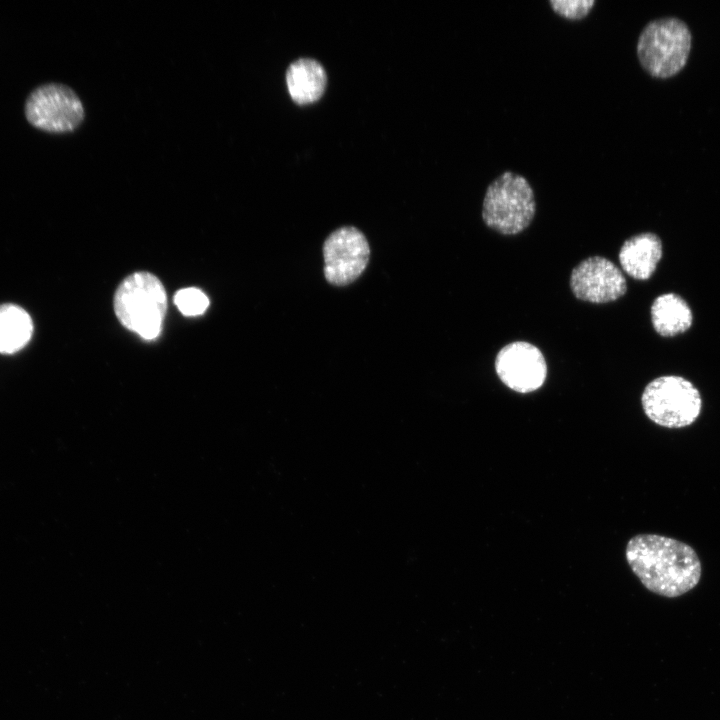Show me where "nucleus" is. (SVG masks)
Returning a JSON list of instances; mask_svg holds the SVG:
<instances>
[{
  "mask_svg": "<svg viewBox=\"0 0 720 720\" xmlns=\"http://www.w3.org/2000/svg\"><path fill=\"white\" fill-rule=\"evenodd\" d=\"M626 559L649 591L679 597L700 581L702 567L695 550L679 540L657 534H639L626 546Z\"/></svg>",
  "mask_w": 720,
  "mask_h": 720,
  "instance_id": "f257e3e1",
  "label": "nucleus"
},
{
  "mask_svg": "<svg viewBox=\"0 0 720 720\" xmlns=\"http://www.w3.org/2000/svg\"><path fill=\"white\" fill-rule=\"evenodd\" d=\"M166 310L164 286L151 273H133L116 290L114 311L118 320L146 340L158 337Z\"/></svg>",
  "mask_w": 720,
  "mask_h": 720,
  "instance_id": "f03ea898",
  "label": "nucleus"
},
{
  "mask_svg": "<svg viewBox=\"0 0 720 720\" xmlns=\"http://www.w3.org/2000/svg\"><path fill=\"white\" fill-rule=\"evenodd\" d=\"M535 211L534 191L524 176L505 171L489 183L482 204V219L489 228L505 235L520 233Z\"/></svg>",
  "mask_w": 720,
  "mask_h": 720,
  "instance_id": "7ed1b4c3",
  "label": "nucleus"
},
{
  "mask_svg": "<svg viewBox=\"0 0 720 720\" xmlns=\"http://www.w3.org/2000/svg\"><path fill=\"white\" fill-rule=\"evenodd\" d=\"M691 46L687 24L674 16L649 21L641 30L636 51L642 67L652 76L669 77L685 64Z\"/></svg>",
  "mask_w": 720,
  "mask_h": 720,
  "instance_id": "20e7f679",
  "label": "nucleus"
},
{
  "mask_svg": "<svg viewBox=\"0 0 720 720\" xmlns=\"http://www.w3.org/2000/svg\"><path fill=\"white\" fill-rule=\"evenodd\" d=\"M641 403L646 416L666 428L691 425L702 409L698 389L687 379L674 375L661 376L648 383Z\"/></svg>",
  "mask_w": 720,
  "mask_h": 720,
  "instance_id": "39448f33",
  "label": "nucleus"
},
{
  "mask_svg": "<svg viewBox=\"0 0 720 720\" xmlns=\"http://www.w3.org/2000/svg\"><path fill=\"white\" fill-rule=\"evenodd\" d=\"M27 121L49 133L75 130L84 119V108L76 93L66 85L47 83L35 88L25 102Z\"/></svg>",
  "mask_w": 720,
  "mask_h": 720,
  "instance_id": "423d86ee",
  "label": "nucleus"
},
{
  "mask_svg": "<svg viewBox=\"0 0 720 720\" xmlns=\"http://www.w3.org/2000/svg\"><path fill=\"white\" fill-rule=\"evenodd\" d=\"M322 252L325 279L338 287L357 280L370 258V247L365 235L353 226L333 231L324 241Z\"/></svg>",
  "mask_w": 720,
  "mask_h": 720,
  "instance_id": "0eeeda50",
  "label": "nucleus"
},
{
  "mask_svg": "<svg viewBox=\"0 0 720 720\" xmlns=\"http://www.w3.org/2000/svg\"><path fill=\"white\" fill-rule=\"evenodd\" d=\"M495 369L507 387L520 393L539 389L547 375L542 352L533 344L523 341L504 346L496 356Z\"/></svg>",
  "mask_w": 720,
  "mask_h": 720,
  "instance_id": "6e6552de",
  "label": "nucleus"
},
{
  "mask_svg": "<svg viewBox=\"0 0 720 720\" xmlns=\"http://www.w3.org/2000/svg\"><path fill=\"white\" fill-rule=\"evenodd\" d=\"M570 287L578 299L592 303L614 301L627 290L621 270L601 256L581 261L571 272Z\"/></svg>",
  "mask_w": 720,
  "mask_h": 720,
  "instance_id": "1a4fd4ad",
  "label": "nucleus"
},
{
  "mask_svg": "<svg viewBox=\"0 0 720 720\" xmlns=\"http://www.w3.org/2000/svg\"><path fill=\"white\" fill-rule=\"evenodd\" d=\"M661 257V240L651 232L630 237L619 251V262L623 270L637 280L649 279Z\"/></svg>",
  "mask_w": 720,
  "mask_h": 720,
  "instance_id": "9d476101",
  "label": "nucleus"
},
{
  "mask_svg": "<svg viewBox=\"0 0 720 720\" xmlns=\"http://www.w3.org/2000/svg\"><path fill=\"white\" fill-rule=\"evenodd\" d=\"M286 84L292 100L298 104L313 103L321 98L327 85L323 65L312 58L293 61L286 71Z\"/></svg>",
  "mask_w": 720,
  "mask_h": 720,
  "instance_id": "9b49d317",
  "label": "nucleus"
},
{
  "mask_svg": "<svg viewBox=\"0 0 720 720\" xmlns=\"http://www.w3.org/2000/svg\"><path fill=\"white\" fill-rule=\"evenodd\" d=\"M651 321L661 336H675L687 331L693 322L688 303L675 293L658 296L651 306Z\"/></svg>",
  "mask_w": 720,
  "mask_h": 720,
  "instance_id": "f8f14e48",
  "label": "nucleus"
},
{
  "mask_svg": "<svg viewBox=\"0 0 720 720\" xmlns=\"http://www.w3.org/2000/svg\"><path fill=\"white\" fill-rule=\"evenodd\" d=\"M33 323L29 314L13 304L0 306V353L12 354L31 339Z\"/></svg>",
  "mask_w": 720,
  "mask_h": 720,
  "instance_id": "ddd939ff",
  "label": "nucleus"
},
{
  "mask_svg": "<svg viewBox=\"0 0 720 720\" xmlns=\"http://www.w3.org/2000/svg\"><path fill=\"white\" fill-rule=\"evenodd\" d=\"M174 303L183 315L197 316L208 308L209 299L200 289L189 287L177 291Z\"/></svg>",
  "mask_w": 720,
  "mask_h": 720,
  "instance_id": "4468645a",
  "label": "nucleus"
},
{
  "mask_svg": "<svg viewBox=\"0 0 720 720\" xmlns=\"http://www.w3.org/2000/svg\"><path fill=\"white\" fill-rule=\"evenodd\" d=\"M595 3V0H549L557 14L571 20L584 18Z\"/></svg>",
  "mask_w": 720,
  "mask_h": 720,
  "instance_id": "2eb2a0df",
  "label": "nucleus"
}]
</instances>
